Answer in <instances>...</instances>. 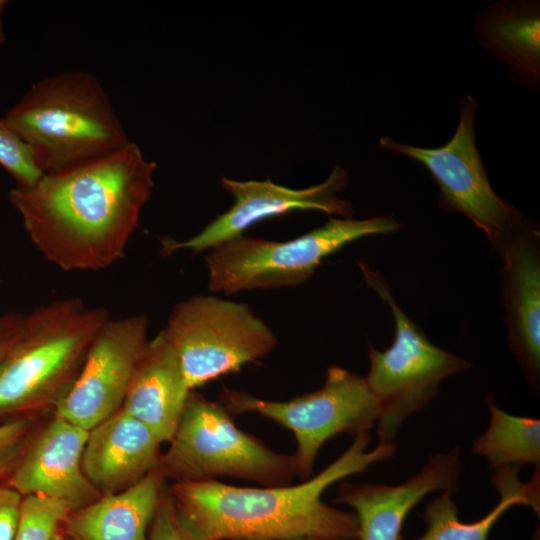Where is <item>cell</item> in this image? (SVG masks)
I'll return each mask as SVG.
<instances>
[{
	"label": "cell",
	"mask_w": 540,
	"mask_h": 540,
	"mask_svg": "<svg viewBox=\"0 0 540 540\" xmlns=\"http://www.w3.org/2000/svg\"><path fill=\"white\" fill-rule=\"evenodd\" d=\"M107 309L78 297L51 301L27 313L25 329L0 364V416L54 403L84 363Z\"/></svg>",
	"instance_id": "obj_4"
},
{
	"label": "cell",
	"mask_w": 540,
	"mask_h": 540,
	"mask_svg": "<svg viewBox=\"0 0 540 540\" xmlns=\"http://www.w3.org/2000/svg\"><path fill=\"white\" fill-rule=\"evenodd\" d=\"M164 477L156 469L134 485L72 511L64 530L74 540H148Z\"/></svg>",
	"instance_id": "obj_19"
},
{
	"label": "cell",
	"mask_w": 540,
	"mask_h": 540,
	"mask_svg": "<svg viewBox=\"0 0 540 540\" xmlns=\"http://www.w3.org/2000/svg\"><path fill=\"white\" fill-rule=\"evenodd\" d=\"M143 314L109 319L94 338L76 379L55 402V416L87 431L123 404L148 342Z\"/></svg>",
	"instance_id": "obj_11"
},
{
	"label": "cell",
	"mask_w": 540,
	"mask_h": 540,
	"mask_svg": "<svg viewBox=\"0 0 540 540\" xmlns=\"http://www.w3.org/2000/svg\"><path fill=\"white\" fill-rule=\"evenodd\" d=\"M357 264L395 322V338L389 348L379 351L369 343L370 368L364 377L379 405L378 443L390 444L406 419L437 396L445 378L470 369L471 364L434 345L398 305L385 278L363 261Z\"/></svg>",
	"instance_id": "obj_7"
},
{
	"label": "cell",
	"mask_w": 540,
	"mask_h": 540,
	"mask_svg": "<svg viewBox=\"0 0 540 540\" xmlns=\"http://www.w3.org/2000/svg\"><path fill=\"white\" fill-rule=\"evenodd\" d=\"M0 166L13 177L16 186H31L43 175L30 149L5 117H0Z\"/></svg>",
	"instance_id": "obj_23"
},
{
	"label": "cell",
	"mask_w": 540,
	"mask_h": 540,
	"mask_svg": "<svg viewBox=\"0 0 540 540\" xmlns=\"http://www.w3.org/2000/svg\"><path fill=\"white\" fill-rule=\"evenodd\" d=\"M477 41L503 63L513 82L540 90V2L501 0L487 5L474 23Z\"/></svg>",
	"instance_id": "obj_18"
},
{
	"label": "cell",
	"mask_w": 540,
	"mask_h": 540,
	"mask_svg": "<svg viewBox=\"0 0 540 540\" xmlns=\"http://www.w3.org/2000/svg\"><path fill=\"white\" fill-rule=\"evenodd\" d=\"M170 447L157 470L176 482L234 477L262 486L288 485L297 476L293 455L271 450L239 429L218 402L191 390Z\"/></svg>",
	"instance_id": "obj_6"
},
{
	"label": "cell",
	"mask_w": 540,
	"mask_h": 540,
	"mask_svg": "<svg viewBox=\"0 0 540 540\" xmlns=\"http://www.w3.org/2000/svg\"><path fill=\"white\" fill-rule=\"evenodd\" d=\"M52 540H74L62 527L55 534Z\"/></svg>",
	"instance_id": "obj_29"
},
{
	"label": "cell",
	"mask_w": 540,
	"mask_h": 540,
	"mask_svg": "<svg viewBox=\"0 0 540 540\" xmlns=\"http://www.w3.org/2000/svg\"><path fill=\"white\" fill-rule=\"evenodd\" d=\"M23 496L0 483V540H14L18 531Z\"/></svg>",
	"instance_id": "obj_24"
},
{
	"label": "cell",
	"mask_w": 540,
	"mask_h": 540,
	"mask_svg": "<svg viewBox=\"0 0 540 540\" xmlns=\"http://www.w3.org/2000/svg\"><path fill=\"white\" fill-rule=\"evenodd\" d=\"M303 540H333V539H321V538H307Z\"/></svg>",
	"instance_id": "obj_31"
},
{
	"label": "cell",
	"mask_w": 540,
	"mask_h": 540,
	"mask_svg": "<svg viewBox=\"0 0 540 540\" xmlns=\"http://www.w3.org/2000/svg\"><path fill=\"white\" fill-rule=\"evenodd\" d=\"M347 182L346 171L338 165L322 183L303 189L275 184L270 179L238 181L222 177L221 185L234 197L232 207L187 240L161 239L162 254L167 256L184 249L193 253L212 249L243 235L245 230L262 220L295 210H317L352 218V204L338 197Z\"/></svg>",
	"instance_id": "obj_12"
},
{
	"label": "cell",
	"mask_w": 540,
	"mask_h": 540,
	"mask_svg": "<svg viewBox=\"0 0 540 540\" xmlns=\"http://www.w3.org/2000/svg\"><path fill=\"white\" fill-rule=\"evenodd\" d=\"M190 390L271 353L277 338L245 303L196 295L177 303L162 330Z\"/></svg>",
	"instance_id": "obj_9"
},
{
	"label": "cell",
	"mask_w": 540,
	"mask_h": 540,
	"mask_svg": "<svg viewBox=\"0 0 540 540\" xmlns=\"http://www.w3.org/2000/svg\"><path fill=\"white\" fill-rule=\"evenodd\" d=\"M27 314L18 311L0 313V364L21 337Z\"/></svg>",
	"instance_id": "obj_27"
},
{
	"label": "cell",
	"mask_w": 540,
	"mask_h": 540,
	"mask_svg": "<svg viewBox=\"0 0 540 540\" xmlns=\"http://www.w3.org/2000/svg\"><path fill=\"white\" fill-rule=\"evenodd\" d=\"M219 403L231 416L257 413L290 430L297 442L296 473L303 480L313 476L325 442L341 433L369 432L380 413L365 378L337 365L327 368L319 389L290 400H265L223 387Z\"/></svg>",
	"instance_id": "obj_8"
},
{
	"label": "cell",
	"mask_w": 540,
	"mask_h": 540,
	"mask_svg": "<svg viewBox=\"0 0 540 540\" xmlns=\"http://www.w3.org/2000/svg\"><path fill=\"white\" fill-rule=\"evenodd\" d=\"M540 234L528 224L496 247L509 344L533 388L540 383Z\"/></svg>",
	"instance_id": "obj_15"
},
{
	"label": "cell",
	"mask_w": 540,
	"mask_h": 540,
	"mask_svg": "<svg viewBox=\"0 0 540 540\" xmlns=\"http://www.w3.org/2000/svg\"><path fill=\"white\" fill-rule=\"evenodd\" d=\"M148 540H185L169 495L162 494L161 496L150 526Z\"/></svg>",
	"instance_id": "obj_25"
},
{
	"label": "cell",
	"mask_w": 540,
	"mask_h": 540,
	"mask_svg": "<svg viewBox=\"0 0 540 540\" xmlns=\"http://www.w3.org/2000/svg\"><path fill=\"white\" fill-rule=\"evenodd\" d=\"M69 513L61 501L39 495L25 496L14 540H52Z\"/></svg>",
	"instance_id": "obj_22"
},
{
	"label": "cell",
	"mask_w": 540,
	"mask_h": 540,
	"mask_svg": "<svg viewBox=\"0 0 540 540\" xmlns=\"http://www.w3.org/2000/svg\"><path fill=\"white\" fill-rule=\"evenodd\" d=\"M531 540H539V528H537V532L534 534Z\"/></svg>",
	"instance_id": "obj_30"
},
{
	"label": "cell",
	"mask_w": 540,
	"mask_h": 540,
	"mask_svg": "<svg viewBox=\"0 0 540 540\" xmlns=\"http://www.w3.org/2000/svg\"><path fill=\"white\" fill-rule=\"evenodd\" d=\"M157 167L129 142L107 156L15 186L8 200L33 245L63 271L102 270L122 259L154 189Z\"/></svg>",
	"instance_id": "obj_1"
},
{
	"label": "cell",
	"mask_w": 540,
	"mask_h": 540,
	"mask_svg": "<svg viewBox=\"0 0 540 540\" xmlns=\"http://www.w3.org/2000/svg\"><path fill=\"white\" fill-rule=\"evenodd\" d=\"M463 466L458 447L431 455L425 465L398 485L350 483L340 485L336 501L354 510L358 540H403L404 521L429 493L454 494Z\"/></svg>",
	"instance_id": "obj_13"
},
{
	"label": "cell",
	"mask_w": 540,
	"mask_h": 540,
	"mask_svg": "<svg viewBox=\"0 0 540 540\" xmlns=\"http://www.w3.org/2000/svg\"><path fill=\"white\" fill-rule=\"evenodd\" d=\"M370 432L354 437L335 461L293 486L239 487L218 480L176 482L170 498L185 540H358L353 512L324 502L332 484L395 455L394 443L367 450Z\"/></svg>",
	"instance_id": "obj_2"
},
{
	"label": "cell",
	"mask_w": 540,
	"mask_h": 540,
	"mask_svg": "<svg viewBox=\"0 0 540 540\" xmlns=\"http://www.w3.org/2000/svg\"><path fill=\"white\" fill-rule=\"evenodd\" d=\"M178 356L163 331L148 340L122 409L170 442L190 393Z\"/></svg>",
	"instance_id": "obj_17"
},
{
	"label": "cell",
	"mask_w": 540,
	"mask_h": 540,
	"mask_svg": "<svg viewBox=\"0 0 540 540\" xmlns=\"http://www.w3.org/2000/svg\"><path fill=\"white\" fill-rule=\"evenodd\" d=\"M4 117L43 174L107 156L130 142L102 85L85 71L33 84Z\"/></svg>",
	"instance_id": "obj_3"
},
{
	"label": "cell",
	"mask_w": 540,
	"mask_h": 540,
	"mask_svg": "<svg viewBox=\"0 0 540 540\" xmlns=\"http://www.w3.org/2000/svg\"><path fill=\"white\" fill-rule=\"evenodd\" d=\"M88 432L54 416L27 449L7 484L23 497L39 495L61 501L70 512L92 503L98 491L82 467Z\"/></svg>",
	"instance_id": "obj_14"
},
{
	"label": "cell",
	"mask_w": 540,
	"mask_h": 540,
	"mask_svg": "<svg viewBox=\"0 0 540 540\" xmlns=\"http://www.w3.org/2000/svg\"><path fill=\"white\" fill-rule=\"evenodd\" d=\"M392 215L327 223L287 241L240 235L210 249L205 257L208 287L233 295L245 290L297 286L311 278L330 255L358 239L397 231Z\"/></svg>",
	"instance_id": "obj_5"
},
{
	"label": "cell",
	"mask_w": 540,
	"mask_h": 540,
	"mask_svg": "<svg viewBox=\"0 0 540 540\" xmlns=\"http://www.w3.org/2000/svg\"><path fill=\"white\" fill-rule=\"evenodd\" d=\"M28 427L29 422L24 418L0 424V469L6 466L16 453Z\"/></svg>",
	"instance_id": "obj_26"
},
{
	"label": "cell",
	"mask_w": 540,
	"mask_h": 540,
	"mask_svg": "<svg viewBox=\"0 0 540 540\" xmlns=\"http://www.w3.org/2000/svg\"><path fill=\"white\" fill-rule=\"evenodd\" d=\"M519 469L513 466L494 470L491 482L498 490L500 500L475 522H462L452 494L443 492L425 506L422 519L427 529L415 540H488L493 526L513 506H529L539 515V469L526 484L519 479Z\"/></svg>",
	"instance_id": "obj_20"
},
{
	"label": "cell",
	"mask_w": 540,
	"mask_h": 540,
	"mask_svg": "<svg viewBox=\"0 0 540 540\" xmlns=\"http://www.w3.org/2000/svg\"><path fill=\"white\" fill-rule=\"evenodd\" d=\"M477 110L475 98L465 95L456 131L444 146L422 148L387 136L379 145L421 163L438 185L440 208L466 216L496 248L530 222L490 185L475 141Z\"/></svg>",
	"instance_id": "obj_10"
},
{
	"label": "cell",
	"mask_w": 540,
	"mask_h": 540,
	"mask_svg": "<svg viewBox=\"0 0 540 540\" xmlns=\"http://www.w3.org/2000/svg\"><path fill=\"white\" fill-rule=\"evenodd\" d=\"M7 3L8 2L5 0H0V44L5 43V32H4V27H3L2 15H3L4 9Z\"/></svg>",
	"instance_id": "obj_28"
},
{
	"label": "cell",
	"mask_w": 540,
	"mask_h": 540,
	"mask_svg": "<svg viewBox=\"0 0 540 540\" xmlns=\"http://www.w3.org/2000/svg\"><path fill=\"white\" fill-rule=\"evenodd\" d=\"M486 403L489 425L473 441L472 452L484 457L490 468L521 467L540 464V420L511 415L500 409L492 395Z\"/></svg>",
	"instance_id": "obj_21"
},
{
	"label": "cell",
	"mask_w": 540,
	"mask_h": 540,
	"mask_svg": "<svg viewBox=\"0 0 540 540\" xmlns=\"http://www.w3.org/2000/svg\"><path fill=\"white\" fill-rule=\"evenodd\" d=\"M161 443L148 426L120 408L89 430L83 471L97 491L124 490L156 469Z\"/></svg>",
	"instance_id": "obj_16"
}]
</instances>
